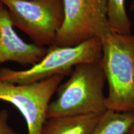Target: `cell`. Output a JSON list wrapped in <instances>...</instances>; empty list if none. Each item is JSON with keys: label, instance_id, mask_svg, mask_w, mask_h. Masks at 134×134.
I'll return each mask as SVG.
<instances>
[{"label": "cell", "instance_id": "obj_1", "mask_svg": "<svg viewBox=\"0 0 134 134\" xmlns=\"http://www.w3.org/2000/svg\"><path fill=\"white\" fill-rule=\"evenodd\" d=\"M61 83L50 102L47 119L85 114L102 115L107 110L104 94L105 78L101 62L77 65Z\"/></svg>", "mask_w": 134, "mask_h": 134}, {"label": "cell", "instance_id": "obj_2", "mask_svg": "<svg viewBox=\"0 0 134 134\" xmlns=\"http://www.w3.org/2000/svg\"><path fill=\"white\" fill-rule=\"evenodd\" d=\"M101 42L100 62L108 85L105 108L134 114V35L111 32Z\"/></svg>", "mask_w": 134, "mask_h": 134}, {"label": "cell", "instance_id": "obj_3", "mask_svg": "<svg viewBox=\"0 0 134 134\" xmlns=\"http://www.w3.org/2000/svg\"><path fill=\"white\" fill-rule=\"evenodd\" d=\"M102 58L101 38H94L72 47L50 46L46 54L31 68L14 70L0 69V80L18 85L35 83L55 75L71 74L73 68L99 62Z\"/></svg>", "mask_w": 134, "mask_h": 134}, {"label": "cell", "instance_id": "obj_4", "mask_svg": "<svg viewBox=\"0 0 134 134\" xmlns=\"http://www.w3.org/2000/svg\"><path fill=\"white\" fill-rule=\"evenodd\" d=\"M14 27L34 44L52 46L64 19L62 0H1Z\"/></svg>", "mask_w": 134, "mask_h": 134}, {"label": "cell", "instance_id": "obj_5", "mask_svg": "<svg viewBox=\"0 0 134 134\" xmlns=\"http://www.w3.org/2000/svg\"><path fill=\"white\" fill-rule=\"evenodd\" d=\"M64 19L53 43L72 47L111 33L108 18V0H62Z\"/></svg>", "mask_w": 134, "mask_h": 134}, {"label": "cell", "instance_id": "obj_6", "mask_svg": "<svg viewBox=\"0 0 134 134\" xmlns=\"http://www.w3.org/2000/svg\"><path fill=\"white\" fill-rule=\"evenodd\" d=\"M65 76L55 75L25 85L0 80V100L11 104L19 110L26 121L28 134H41L50 100Z\"/></svg>", "mask_w": 134, "mask_h": 134}, {"label": "cell", "instance_id": "obj_7", "mask_svg": "<svg viewBox=\"0 0 134 134\" xmlns=\"http://www.w3.org/2000/svg\"><path fill=\"white\" fill-rule=\"evenodd\" d=\"M14 27L7 8L0 0V65L6 62L22 65L36 64L46 54L47 48L24 41Z\"/></svg>", "mask_w": 134, "mask_h": 134}, {"label": "cell", "instance_id": "obj_8", "mask_svg": "<svg viewBox=\"0 0 134 134\" xmlns=\"http://www.w3.org/2000/svg\"><path fill=\"white\" fill-rule=\"evenodd\" d=\"M102 115L85 114L47 119L41 134H91Z\"/></svg>", "mask_w": 134, "mask_h": 134}, {"label": "cell", "instance_id": "obj_9", "mask_svg": "<svg viewBox=\"0 0 134 134\" xmlns=\"http://www.w3.org/2000/svg\"><path fill=\"white\" fill-rule=\"evenodd\" d=\"M134 126V114L107 110L91 134H127Z\"/></svg>", "mask_w": 134, "mask_h": 134}, {"label": "cell", "instance_id": "obj_10", "mask_svg": "<svg viewBox=\"0 0 134 134\" xmlns=\"http://www.w3.org/2000/svg\"><path fill=\"white\" fill-rule=\"evenodd\" d=\"M108 18L111 32L132 34V22L127 15L125 0H108Z\"/></svg>", "mask_w": 134, "mask_h": 134}, {"label": "cell", "instance_id": "obj_11", "mask_svg": "<svg viewBox=\"0 0 134 134\" xmlns=\"http://www.w3.org/2000/svg\"><path fill=\"white\" fill-rule=\"evenodd\" d=\"M9 116L8 110H0V134H21L10 126L8 122Z\"/></svg>", "mask_w": 134, "mask_h": 134}, {"label": "cell", "instance_id": "obj_12", "mask_svg": "<svg viewBox=\"0 0 134 134\" xmlns=\"http://www.w3.org/2000/svg\"><path fill=\"white\" fill-rule=\"evenodd\" d=\"M127 134H134V126L130 129Z\"/></svg>", "mask_w": 134, "mask_h": 134}, {"label": "cell", "instance_id": "obj_13", "mask_svg": "<svg viewBox=\"0 0 134 134\" xmlns=\"http://www.w3.org/2000/svg\"><path fill=\"white\" fill-rule=\"evenodd\" d=\"M130 9L131 10H134V0L132 1L131 6H130Z\"/></svg>", "mask_w": 134, "mask_h": 134}]
</instances>
